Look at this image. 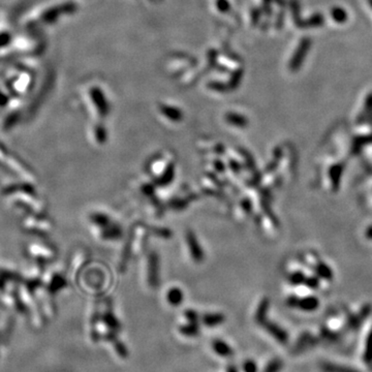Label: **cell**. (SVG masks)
Masks as SVG:
<instances>
[{"mask_svg": "<svg viewBox=\"0 0 372 372\" xmlns=\"http://www.w3.org/2000/svg\"><path fill=\"white\" fill-rule=\"evenodd\" d=\"M93 220H95L96 224L101 225V226H107L109 225V222H110L109 217H107L104 214H96V216H93Z\"/></svg>", "mask_w": 372, "mask_h": 372, "instance_id": "cell-11", "label": "cell"}, {"mask_svg": "<svg viewBox=\"0 0 372 372\" xmlns=\"http://www.w3.org/2000/svg\"><path fill=\"white\" fill-rule=\"evenodd\" d=\"M255 371V365L251 362L246 363V372H253Z\"/></svg>", "mask_w": 372, "mask_h": 372, "instance_id": "cell-15", "label": "cell"}, {"mask_svg": "<svg viewBox=\"0 0 372 372\" xmlns=\"http://www.w3.org/2000/svg\"><path fill=\"white\" fill-rule=\"evenodd\" d=\"M173 177H174V167H173V165H170V167H169V169L167 171V174H165L164 177H161L159 179V181H160L159 184L160 185H167V184H169L172 181Z\"/></svg>", "mask_w": 372, "mask_h": 372, "instance_id": "cell-9", "label": "cell"}, {"mask_svg": "<svg viewBox=\"0 0 372 372\" xmlns=\"http://www.w3.org/2000/svg\"><path fill=\"white\" fill-rule=\"evenodd\" d=\"M227 121L229 123H232L234 125H236V126H241V127L244 126L245 123H246L245 119L240 117V116H238V115H229L227 117Z\"/></svg>", "mask_w": 372, "mask_h": 372, "instance_id": "cell-10", "label": "cell"}, {"mask_svg": "<svg viewBox=\"0 0 372 372\" xmlns=\"http://www.w3.org/2000/svg\"><path fill=\"white\" fill-rule=\"evenodd\" d=\"M121 235H122L121 228L118 227V226H113V227L108 228L105 231L104 237L107 238V239H117V238L121 237Z\"/></svg>", "mask_w": 372, "mask_h": 372, "instance_id": "cell-7", "label": "cell"}, {"mask_svg": "<svg viewBox=\"0 0 372 372\" xmlns=\"http://www.w3.org/2000/svg\"><path fill=\"white\" fill-rule=\"evenodd\" d=\"M215 348H216V351L218 352V353H223V354H226L227 352H228V348H227V345L225 344V343H223V342H220V341H217L216 343H215Z\"/></svg>", "mask_w": 372, "mask_h": 372, "instance_id": "cell-13", "label": "cell"}, {"mask_svg": "<svg viewBox=\"0 0 372 372\" xmlns=\"http://www.w3.org/2000/svg\"><path fill=\"white\" fill-rule=\"evenodd\" d=\"M360 199L364 206L372 212V166L365 169V175L362 177Z\"/></svg>", "mask_w": 372, "mask_h": 372, "instance_id": "cell-2", "label": "cell"}, {"mask_svg": "<svg viewBox=\"0 0 372 372\" xmlns=\"http://www.w3.org/2000/svg\"><path fill=\"white\" fill-rule=\"evenodd\" d=\"M149 281L152 287L158 285V258L156 254H151L149 261Z\"/></svg>", "mask_w": 372, "mask_h": 372, "instance_id": "cell-4", "label": "cell"}, {"mask_svg": "<svg viewBox=\"0 0 372 372\" xmlns=\"http://www.w3.org/2000/svg\"><path fill=\"white\" fill-rule=\"evenodd\" d=\"M363 239L366 244L372 249V222L368 223L363 229Z\"/></svg>", "mask_w": 372, "mask_h": 372, "instance_id": "cell-8", "label": "cell"}, {"mask_svg": "<svg viewBox=\"0 0 372 372\" xmlns=\"http://www.w3.org/2000/svg\"><path fill=\"white\" fill-rule=\"evenodd\" d=\"M167 297L170 304L177 306L183 301V292L179 288H172L169 291Z\"/></svg>", "mask_w": 372, "mask_h": 372, "instance_id": "cell-5", "label": "cell"}, {"mask_svg": "<svg viewBox=\"0 0 372 372\" xmlns=\"http://www.w3.org/2000/svg\"><path fill=\"white\" fill-rule=\"evenodd\" d=\"M224 319V316L221 314H207L204 317V322L208 326H217L221 323V321Z\"/></svg>", "mask_w": 372, "mask_h": 372, "instance_id": "cell-6", "label": "cell"}, {"mask_svg": "<svg viewBox=\"0 0 372 372\" xmlns=\"http://www.w3.org/2000/svg\"><path fill=\"white\" fill-rule=\"evenodd\" d=\"M334 18H335L337 21L341 22V21H343V20L345 19V15H344L343 11H341V10H337V11H334Z\"/></svg>", "mask_w": 372, "mask_h": 372, "instance_id": "cell-14", "label": "cell"}, {"mask_svg": "<svg viewBox=\"0 0 372 372\" xmlns=\"http://www.w3.org/2000/svg\"><path fill=\"white\" fill-rule=\"evenodd\" d=\"M186 243H188L193 259L196 262H202L204 259V252L193 231H188V234H186Z\"/></svg>", "mask_w": 372, "mask_h": 372, "instance_id": "cell-3", "label": "cell"}, {"mask_svg": "<svg viewBox=\"0 0 372 372\" xmlns=\"http://www.w3.org/2000/svg\"><path fill=\"white\" fill-rule=\"evenodd\" d=\"M344 144H335L336 149H331L320 160L319 184L331 196L340 192L348 162L352 160L350 149H344Z\"/></svg>", "mask_w": 372, "mask_h": 372, "instance_id": "cell-1", "label": "cell"}, {"mask_svg": "<svg viewBox=\"0 0 372 372\" xmlns=\"http://www.w3.org/2000/svg\"><path fill=\"white\" fill-rule=\"evenodd\" d=\"M165 115H167L168 117L172 120H178L180 119V114L176 111V110H171V109H166L164 111Z\"/></svg>", "mask_w": 372, "mask_h": 372, "instance_id": "cell-12", "label": "cell"}]
</instances>
